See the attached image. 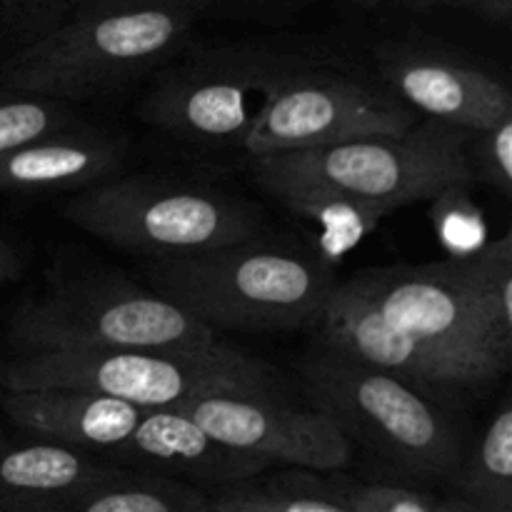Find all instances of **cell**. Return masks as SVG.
<instances>
[{"label":"cell","instance_id":"cell-1","mask_svg":"<svg viewBox=\"0 0 512 512\" xmlns=\"http://www.w3.org/2000/svg\"><path fill=\"white\" fill-rule=\"evenodd\" d=\"M473 133L425 118L403 135H375L293 153L255 155L263 190L323 228L330 253L353 248L393 210L473 185Z\"/></svg>","mask_w":512,"mask_h":512},{"label":"cell","instance_id":"cell-2","mask_svg":"<svg viewBox=\"0 0 512 512\" xmlns=\"http://www.w3.org/2000/svg\"><path fill=\"white\" fill-rule=\"evenodd\" d=\"M150 288L208 328L275 333L313 328L338 285L333 270L298 250L255 238L183 258L150 260Z\"/></svg>","mask_w":512,"mask_h":512},{"label":"cell","instance_id":"cell-3","mask_svg":"<svg viewBox=\"0 0 512 512\" xmlns=\"http://www.w3.org/2000/svg\"><path fill=\"white\" fill-rule=\"evenodd\" d=\"M198 15L190 8L70 15L0 60V88L50 100L93 98L178 53Z\"/></svg>","mask_w":512,"mask_h":512},{"label":"cell","instance_id":"cell-4","mask_svg":"<svg viewBox=\"0 0 512 512\" xmlns=\"http://www.w3.org/2000/svg\"><path fill=\"white\" fill-rule=\"evenodd\" d=\"M313 408L328 415L350 443L390 468L425 480L450 478L463 440L445 410L408 380L320 345L300 365Z\"/></svg>","mask_w":512,"mask_h":512},{"label":"cell","instance_id":"cell-5","mask_svg":"<svg viewBox=\"0 0 512 512\" xmlns=\"http://www.w3.org/2000/svg\"><path fill=\"white\" fill-rule=\"evenodd\" d=\"M85 390L140 408H173L200 395H280L260 360L220 343L210 350H55L3 365V390Z\"/></svg>","mask_w":512,"mask_h":512},{"label":"cell","instance_id":"cell-6","mask_svg":"<svg viewBox=\"0 0 512 512\" xmlns=\"http://www.w3.org/2000/svg\"><path fill=\"white\" fill-rule=\"evenodd\" d=\"M18 355L55 350H210L213 328L120 275L83 273L23 300L8 323Z\"/></svg>","mask_w":512,"mask_h":512},{"label":"cell","instance_id":"cell-7","mask_svg":"<svg viewBox=\"0 0 512 512\" xmlns=\"http://www.w3.org/2000/svg\"><path fill=\"white\" fill-rule=\"evenodd\" d=\"M68 223L148 260L183 258L260 238V215L245 200L173 180L108 178L60 205Z\"/></svg>","mask_w":512,"mask_h":512},{"label":"cell","instance_id":"cell-8","mask_svg":"<svg viewBox=\"0 0 512 512\" xmlns=\"http://www.w3.org/2000/svg\"><path fill=\"white\" fill-rule=\"evenodd\" d=\"M348 283L403 333L475 365L493 380L508 373L512 335L485 310L455 258L420 268L368 270Z\"/></svg>","mask_w":512,"mask_h":512},{"label":"cell","instance_id":"cell-9","mask_svg":"<svg viewBox=\"0 0 512 512\" xmlns=\"http://www.w3.org/2000/svg\"><path fill=\"white\" fill-rule=\"evenodd\" d=\"M285 65L255 48L195 55L160 75L143 103V118L190 143L243 148L265 100L290 73Z\"/></svg>","mask_w":512,"mask_h":512},{"label":"cell","instance_id":"cell-10","mask_svg":"<svg viewBox=\"0 0 512 512\" xmlns=\"http://www.w3.org/2000/svg\"><path fill=\"white\" fill-rule=\"evenodd\" d=\"M418 123V113L390 90L335 73L290 70L265 100L243 150L250 158L313 150L375 135H403Z\"/></svg>","mask_w":512,"mask_h":512},{"label":"cell","instance_id":"cell-11","mask_svg":"<svg viewBox=\"0 0 512 512\" xmlns=\"http://www.w3.org/2000/svg\"><path fill=\"white\" fill-rule=\"evenodd\" d=\"M210 438L263 463L333 473L353 458V443L318 408H298L283 395H200L173 405Z\"/></svg>","mask_w":512,"mask_h":512},{"label":"cell","instance_id":"cell-12","mask_svg":"<svg viewBox=\"0 0 512 512\" xmlns=\"http://www.w3.org/2000/svg\"><path fill=\"white\" fill-rule=\"evenodd\" d=\"M313 328L318 330L320 345L325 348L348 355L358 363L388 370L428 395L493 383V378L475 365L390 325L348 280L330 290Z\"/></svg>","mask_w":512,"mask_h":512},{"label":"cell","instance_id":"cell-13","mask_svg":"<svg viewBox=\"0 0 512 512\" xmlns=\"http://www.w3.org/2000/svg\"><path fill=\"white\" fill-rule=\"evenodd\" d=\"M378 60L390 93L418 115L468 133L512 120L510 90L483 70L433 50L395 43L385 45Z\"/></svg>","mask_w":512,"mask_h":512},{"label":"cell","instance_id":"cell-14","mask_svg":"<svg viewBox=\"0 0 512 512\" xmlns=\"http://www.w3.org/2000/svg\"><path fill=\"white\" fill-rule=\"evenodd\" d=\"M123 468L193 480L200 485H233L263 473L268 463L238 453L210 438L190 415L178 408H145L133 433L110 453Z\"/></svg>","mask_w":512,"mask_h":512},{"label":"cell","instance_id":"cell-15","mask_svg":"<svg viewBox=\"0 0 512 512\" xmlns=\"http://www.w3.org/2000/svg\"><path fill=\"white\" fill-rule=\"evenodd\" d=\"M145 408L85 390H3L0 418L28 438L110 458L128 440Z\"/></svg>","mask_w":512,"mask_h":512},{"label":"cell","instance_id":"cell-16","mask_svg":"<svg viewBox=\"0 0 512 512\" xmlns=\"http://www.w3.org/2000/svg\"><path fill=\"white\" fill-rule=\"evenodd\" d=\"M125 158L123 140L63 128L0 150V193L48 195L113 178Z\"/></svg>","mask_w":512,"mask_h":512},{"label":"cell","instance_id":"cell-17","mask_svg":"<svg viewBox=\"0 0 512 512\" xmlns=\"http://www.w3.org/2000/svg\"><path fill=\"white\" fill-rule=\"evenodd\" d=\"M113 468L65 445L13 438L0 418V512H53L68 495Z\"/></svg>","mask_w":512,"mask_h":512},{"label":"cell","instance_id":"cell-18","mask_svg":"<svg viewBox=\"0 0 512 512\" xmlns=\"http://www.w3.org/2000/svg\"><path fill=\"white\" fill-rule=\"evenodd\" d=\"M53 512H210V498L170 475L113 465Z\"/></svg>","mask_w":512,"mask_h":512},{"label":"cell","instance_id":"cell-19","mask_svg":"<svg viewBox=\"0 0 512 512\" xmlns=\"http://www.w3.org/2000/svg\"><path fill=\"white\" fill-rule=\"evenodd\" d=\"M460 500L473 512H512V405L505 398L473 453L450 475Z\"/></svg>","mask_w":512,"mask_h":512},{"label":"cell","instance_id":"cell-20","mask_svg":"<svg viewBox=\"0 0 512 512\" xmlns=\"http://www.w3.org/2000/svg\"><path fill=\"white\" fill-rule=\"evenodd\" d=\"M210 512H353L338 488L305 475L240 480L210 498Z\"/></svg>","mask_w":512,"mask_h":512},{"label":"cell","instance_id":"cell-21","mask_svg":"<svg viewBox=\"0 0 512 512\" xmlns=\"http://www.w3.org/2000/svg\"><path fill=\"white\" fill-rule=\"evenodd\" d=\"M75 125L63 100L0 88V150Z\"/></svg>","mask_w":512,"mask_h":512},{"label":"cell","instance_id":"cell-22","mask_svg":"<svg viewBox=\"0 0 512 512\" xmlns=\"http://www.w3.org/2000/svg\"><path fill=\"white\" fill-rule=\"evenodd\" d=\"M468 188L470 185H453L433 198V223L450 258L475 253L485 245L483 213L468 198Z\"/></svg>","mask_w":512,"mask_h":512},{"label":"cell","instance_id":"cell-23","mask_svg":"<svg viewBox=\"0 0 512 512\" xmlns=\"http://www.w3.org/2000/svg\"><path fill=\"white\" fill-rule=\"evenodd\" d=\"M468 165L473 183H485L500 190L505 198L512 195V120L495 128L473 133L468 145Z\"/></svg>","mask_w":512,"mask_h":512},{"label":"cell","instance_id":"cell-24","mask_svg":"<svg viewBox=\"0 0 512 512\" xmlns=\"http://www.w3.org/2000/svg\"><path fill=\"white\" fill-rule=\"evenodd\" d=\"M75 5L78 0H0V33L18 35L23 43H30L65 23Z\"/></svg>","mask_w":512,"mask_h":512},{"label":"cell","instance_id":"cell-25","mask_svg":"<svg viewBox=\"0 0 512 512\" xmlns=\"http://www.w3.org/2000/svg\"><path fill=\"white\" fill-rule=\"evenodd\" d=\"M353 512H435L438 500L398 485H335Z\"/></svg>","mask_w":512,"mask_h":512},{"label":"cell","instance_id":"cell-26","mask_svg":"<svg viewBox=\"0 0 512 512\" xmlns=\"http://www.w3.org/2000/svg\"><path fill=\"white\" fill-rule=\"evenodd\" d=\"M215 0H78L73 15L113 13V10H145V8H190L203 10Z\"/></svg>","mask_w":512,"mask_h":512},{"label":"cell","instance_id":"cell-27","mask_svg":"<svg viewBox=\"0 0 512 512\" xmlns=\"http://www.w3.org/2000/svg\"><path fill=\"white\" fill-rule=\"evenodd\" d=\"M353 3L363 5V8L393 5V8H405L413 13H428L435 8H473V0H353Z\"/></svg>","mask_w":512,"mask_h":512},{"label":"cell","instance_id":"cell-28","mask_svg":"<svg viewBox=\"0 0 512 512\" xmlns=\"http://www.w3.org/2000/svg\"><path fill=\"white\" fill-rule=\"evenodd\" d=\"M23 275V255L8 238L0 235V285H8Z\"/></svg>","mask_w":512,"mask_h":512},{"label":"cell","instance_id":"cell-29","mask_svg":"<svg viewBox=\"0 0 512 512\" xmlns=\"http://www.w3.org/2000/svg\"><path fill=\"white\" fill-rule=\"evenodd\" d=\"M473 8L480 10L493 23H508L512 15V0H473Z\"/></svg>","mask_w":512,"mask_h":512},{"label":"cell","instance_id":"cell-30","mask_svg":"<svg viewBox=\"0 0 512 512\" xmlns=\"http://www.w3.org/2000/svg\"><path fill=\"white\" fill-rule=\"evenodd\" d=\"M435 512H473V510H470L463 500L455 498V500H440V503L435 505Z\"/></svg>","mask_w":512,"mask_h":512},{"label":"cell","instance_id":"cell-31","mask_svg":"<svg viewBox=\"0 0 512 512\" xmlns=\"http://www.w3.org/2000/svg\"><path fill=\"white\" fill-rule=\"evenodd\" d=\"M260 3H298V0H260Z\"/></svg>","mask_w":512,"mask_h":512},{"label":"cell","instance_id":"cell-32","mask_svg":"<svg viewBox=\"0 0 512 512\" xmlns=\"http://www.w3.org/2000/svg\"><path fill=\"white\" fill-rule=\"evenodd\" d=\"M3 365H5V360H0V373H3Z\"/></svg>","mask_w":512,"mask_h":512}]
</instances>
